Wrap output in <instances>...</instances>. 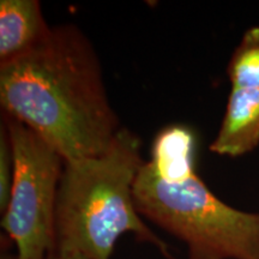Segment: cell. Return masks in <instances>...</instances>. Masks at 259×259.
Segmentation results:
<instances>
[{"label":"cell","mask_w":259,"mask_h":259,"mask_svg":"<svg viewBox=\"0 0 259 259\" xmlns=\"http://www.w3.org/2000/svg\"><path fill=\"white\" fill-rule=\"evenodd\" d=\"M47 259H87L82 254L74 253V252H58L54 251L50 254Z\"/></svg>","instance_id":"obj_9"},{"label":"cell","mask_w":259,"mask_h":259,"mask_svg":"<svg viewBox=\"0 0 259 259\" xmlns=\"http://www.w3.org/2000/svg\"><path fill=\"white\" fill-rule=\"evenodd\" d=\"M232 88L259 89V27L244 32L227 65Z\"/></svg>","instance_id":"obj_7"},{"label":"cell","mask_w":259,"mask_h":259,"mask_svg":"<svg viewBox=\"0 0 259 259\" xmlns=\"http://www.w3.org/2000/svg\"><path fill=\"white\" fill-rule=\"evenodd\" d=\"M196 158L192 128H162L135 180L138 212L183 241L187 259H259V212L213 194L197 173Z\"/></svg>","instance_id":"obj_2"},{"label":"cell","mask_w":259,"mask_h":259,"mask_svg":"<svg viewBox=\"0 0 259 259\" xmlns=\"http://www.w3.org/2000/svg\"><path fill=\"white\" fill-rule=\"evenodd\" d=\"M0 105L64 162L102 154L122 127L94 45L73 23L53 25L34 50L0 66Z\"/></svg>","instance_id":"obj_1"},{"label":"cell","mask_w":259,"mask_h":259,"mask_svg":"<svg viewBox=\"0 0 259 259\" xmlns=\"http://www.w3.org/2000/svg\"><path fill=\"white\" fill-rule=\"evenodd\" d=\"M259 144V89L232 88L221 125L210 144L220 156L239 157Z\"/></svg>","instance_id":"obj_5"},{"label":"cell","mask_w":259,"mask_h":259,"mask_svg":"<svg viewBox=\"0 0 259 259\" xmlns=\"http://www.w3.org/2000/svg\"><path fill=\"white\" fill-rule=\"evenodd\" d=\"M37 0L0 2V66L25 56L50 34Z\"/></svg>","instance_id":"obj_6"},{"label":"cell","mask_w":259,"mask_h":259,"mask_svg":"<svg viewBox=\"0 0 259 259\" xmlns=\"http://www.w3.org/2000/svg\"><path fill=\"white\" fill-rule=\"evenodd\" d=\"M11 134L15 173L2 227L18 259H47L56 251V209L64 160L40 136L3 114Z\"/></svg>","instance_id":"obj_4"},{"label":"cell","mask_w":259,"mask_h":259,"mask_svg":"<svg viewBox=\"0 0 259 259\" xmlns=\"http://www.w3.org/2000/svg\"><path fill=\"white\" fill-rule=\"evenodd\" d=\"M0 259H18L17 254H10V253H3Z\"/></svg>","instance_id":"obj_10"},{"label":"cell","mask_w":259,"mask_h":259,"mask_svg":"<svg viewBox=\"0 0 259 259\" xmlns=\"http://www.w3.org/2000/svg\"><path fill=\"white\" fill-rule=\"evenodd\" d=\"M142 139L121 127L106 151L64 162L56 209V251L111 259L119 239L132 233L166 259H178L138 212L134 197L144 163Z\"/></svg>","instance_id":"obj_3"},{"label":"cell","mask_w":259,"mask_h":259,"mask_svg":"<svg viewBox=\"0 0 259 259\" xmlns=\"http://www.w3.org/2000/svg\"><path fill=\"white\" fill-rule=\"evenodd\" d=\"M15 173V154L11 134L6 121H0V211H5L11 194Z\"/></svg>","instance_id":"obj_8"}]
</instances>
